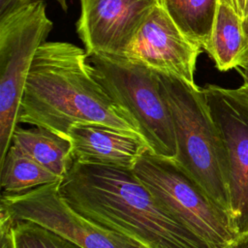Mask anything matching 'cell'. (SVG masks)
<instances>
[{
    "mask_svg": "<svg viewBox=\"0 0 248 248\" xmlns=\"http://www.w3.org/2000/svg\"><path fill=\"white\" fill-rule=\"evenodd\" d=\"M18 123L67 138L78 123L103 124L140 136L96 78L86 50L67 42H45L36 51Z\"/></svg>",
    "mask_w": 248,
    "mask_h": 248,
    "instance_id": "cell-2",
    "label": "cell"
},
{
    "mask_svg": "<svg viewBox=\"0 0 248 248\" xmlns=\"http://www.w3.org/2000/svg\"><path fill=\"white\" fill-rule=\"evenodd\" d=\"M156 74L173 122L177 146L174 159L230 214L227 151L202 88L174 76Z\"/></svg>",
    "mask_w": 248,
    "mask_h": 248,
    "instance_id": "cell-3",
    "label": "cell"
},
{
    "mask_svg": "<svg viewBox=\"0 0 248 248\" xmlns=\"http://www.w3.org/2000/svg\"><path fill=\"white\" fill-rule=\"evenodd\" d=\"M1 208L16 221L40 224L82 248H142L107 230L71 207L59 192V181L20 194L2 193Z\"/></svg>",
    "mask_w": 248,
    "mask_h": 248,
    "instance_id": "cell-7",
    "label": "cell"
},
{
    "mask_svg": "<svg viewBox=\"0 0 248 248\" xmlns=\"http://www.w3.org/2000/svg\"><path fill=\"white\" fill-rule=\"evenodd\" d=\"M133 171L165 210L210 248H224L237 237L230 214L209 198L174 158L147 150Z\"/></svg>",
    "mask_w": 248,
    "mask_h": 248,
    "instance_id": "cell-5",
    "label": "cell"
},
{
    "mask_svg": "<svg viewBox=\"0 0 248 248\" xmlns=\"http://www.w3.org/2000/svg\"><path fill=\"white\" fill-rule=\"evenodd\" d=\"M202 50L200 44L180 30L159 0L119 57L196 83V65Z\"/></svg>",
    "mask_w": 248,
    "mask_h": 248,
    "instance_id": "cell-9",
    "label": "cell"
},
{
    "mask_svg": "<svg viewBox=\"0 0 248 248\" xmlns=\"http://www.w3.org/2000/svg\"><path fill=\"white\" fill-rule=\"evenodd\" d=\"M52 28L44 2L0 16V162L17 128L33 58Z\"/></svg>",
    "mask_w": 248,
    "mask_h": 248,
    "instance_id": "cell-6",
    "label": "cell"
},
{
    "mask_svg": "<svg viewBox=\"0 0 248 248\" xmlns=\"http://www.w3.org/2000/svg\"><path fill=\"white\" fill-rule=\"evenodd\" d=\"M167 13L204 50L209 42L218 0H161Z\"/></svg>",
    "mask_w": 248,
    "mask_h": 248,
    "instance_id": "cell-15",
    "label": "cell"
},
{
    "mask_svg": "<svg viewBox=\"0 0 248 248\" xmlns=\"http://www.w3.org/2000/svg\"><path fill=\"white\" fill-rule=\"evenodd\" d=\"M44 1L45 0H0V16L14 10L19 9L21 7L29 6V5L44 2ZM54 1H56L65 12L67 11L68 6L66 3V0H54Z\"/></svg>",
    "mask_w": 248,
    "mask_h": 248,
    "instance_id": "cell-18",
    "label": "cell"
},
{
    "mask_svg": "<svg viewBox=\"0 0 248 248\" xmlns=\"http://www.w3.org/2000/svg\"><path fill=\"white\" fill-rule=\"evenodd\" d=\"M59 192L85 218L142 248H210L161 206L133 170L74 161Z\"/></svg>",
    "mask_w": 248,
    "mask_h": 248,
    "instance_id": "cell-1",
    "label": "cell"
},
{
    "mask_svg": "<svg viewBox=\"0 0 248 248\" xmlns=\"http://www.w3.org/2000/svg\"><path fill=\"white\" fill-rule=\"evenodd\" d=\"M16 248H82L61 234L32 221H16Z\"/></svg>",
    "mask_w": 248,
    "mask_h": 248,
    "instance_id": "cell-16",
    "label": "cell"
},
{
    "mask_svg": "<svg viewBox=\"0 0 248 248\" xmlns=\"http://www.w3.org/2000/svg\"><path fill=\"white\" fill-rule=\"evenodd\" d=\"M0 167L4 193L20 194L62 179L12 144L0 162Z\"/></svg>",
    "mask_w": 248,
    "mask_h": 248,
    "instance_id": "cell-14",
    "label": "cell"
},
{
    "mask_svg": "<svg viewBox=\"0 0 248 248\" xmlns=\"http://www.w3.org/2000/svg\"><path fill=\"white\" fill-rule=\"evenodd\" d=\"M17 127L12 138V145L38 164L63 178L74 163L71 140L47 128Z\"/></svg>",
    "mask_w": 248,
    "mask_h": 248,
    "instance_id": "cell-13",
    "label": "cell"
},
{
    "mask_svg": "<svg viewBox=\"0 0 248 248\" xmlns=\"http://www.w3.org/2000/svg\"><path fill=\"white\" fill-rule=\"evenodd\" d=\"M224 248H248V234L237 236L233 241L229 243Z\"/></svg>",
    "mask_w": 248,
    "mask_h": 248,
    "instance_id": "cell-19",
    "label": "cell"
},
{
    "mask_svg": "<svg viewBox=\"0 0 248 248\" xmlns=\"http://www.w3.org/2000/svg\"><path fill=\"white\" fill-rule=\"evenodd\" d=\"M237 71L240 73L242 79H243V83L242 86L248 91V58L247 60L243 63V65L237 69Z\"/></svg>",
    "mask_w": 248,
    "mask_h": 248,
    "instance_id": "cell-20",
    "label": "cell"
},
{
    "mask_svg": "<svg viewBox=\"0 0 248 248\" xmlns=\"http://www.w3.org/2000/svg\"><path fill=\"white\" fill-rule=\"evenodd\" d=\"M223 139L229 164L230 215L237 236L248 234V91L216 84L202 87Z\"/></svg>",
    "mask_w": 248,
    "mask_h": 248,
    "instance_id": "cell-8",
    "label": "cell"
},
{
    "mask_svg": "<svg viewBox=\"0 0 248 248\" xmlns=\"http://www.w3.org/2000/svg\"><path fill=\"white\" fill-rule=\"evenodd\" d=\"M159 0H80L77 32L87 54L119 56Z\"/></svg>",
    "mask_w": 248,
    "mask_h": 248,
    "instance_id": "cell-10",
    "label": "cell"
},
{
    "mask_svg": "<svg viewBox=\"0 0 248 248\" xmlns=\"http://www.w3.org/2000/svg\"><path fill=\"white\" fill-rule=\"evenodd\" d=\"M204 50L221 72L237 70L248 58L241 18L227 0H218L211 36Z\"/></svg>",
    "mask_w": 248,
    "mask_h": 248,
    "instance_id": "cell-12",
    "label": "cell"
},
{
    "mask_svg": "<svg viewBox=\"0 0 248 248\" xmlns=\"http://www.w3.org/2000/svg\"><path fill=\"white\" fill-rule=\"evenodd\" d=\"M89 60L96 78L134 124L148 151L175 158L177 146L173 122L156 72L119 56L93 54Z\"/></svg>",
    "mask_w": 248,
    "mask_h": 248,
    "instance_id": "cell-4",
    "label": "cell"
},
{
    "mask_svg": "<svg viewBox=\"0 0 248 248\" xmlns=\"http://www.w3.org/2000/svg\"><path fill=\"white\" fill-rule=\"evenodd\" d=\"M15 220L0 207V248H16L14 239Z\"/></svg>",
    "mask_w": 248,
    "mask_h": 248,
    "instance_id": "cell-17",
    "label": "cell"
},
{
    "mask_svg": "<svg viewBox=\"0 0 248 248\" xmlns=\"http://www.w3.org/2000/svg\"><path fill=\"white\" fill-rule=\"evenodd\" d=\"M227 1L235 9V11L237 12V14L239 15V16L241 18L246 0H227Z\"/></svg>",
    "mask_w": 248,
    "mask_h": 248,
    "instance_id": "cell-21",
    "label": "cell"
},
{
    "mask_svg": "<svg viewBox=\"0 0 248 248\" xmlns=\"http://www.w3.org/2000/svg\"><path fill=\"white\" fill-rule=\"evenodd\" d=\"M74 161L133 170L139 158L148 150L136 134L107 125L78 123L68 134Z\"/></svg>",
    "mask_w": 248,
    "mask_h": 248,
    "instance_id": "cell-11",
    "label": "cell"
}]
</instances>
